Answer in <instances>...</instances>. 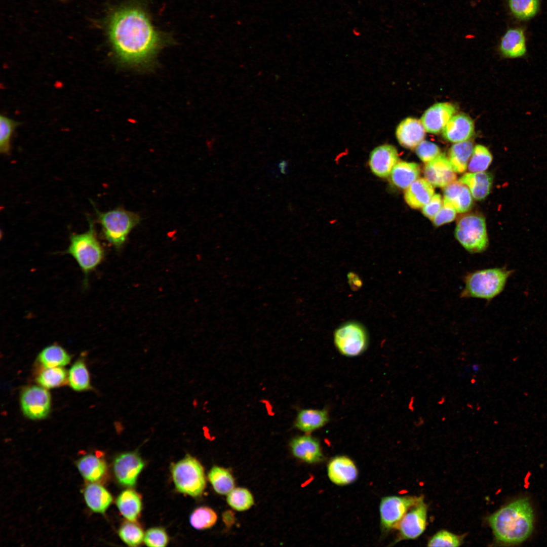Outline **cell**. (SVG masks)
Listing matches in <instances>:
<instances>
[{"label":"cell","instance_id":"6da1fadb","mask_svg":"<svg viewBox=\"0 0 547 547\" xmlns=\"http://www.w3.org/2000/svg\"><path fill=\"white\" fill-rule=\"evenodd\" d=\"M108 34L118 60L132 67L148 65L161 43L159 33L146 13L133 6L124 7L113 14Z\"/></svg>","mask_w":547,"mask_h":547},{"label":"cell","instance_id":"7a4b0ae2","mask_svg":"<svg viewBox=\"0 0 547 547\" xmlns=\"http://www.w3.org/2000/svg\"><path fill=\"white\" fill-rule=\"evenodd\" d=\"M497 543L515 545L523 543L532 535L535 522L531 503L527 497L515 499L488 518Z\"/></svg>","mask_w":547,"mask_h":547},{"label":"cell","instance_id":"3957f363","mask_svg":"<svg viewBox=\"0 0 547 547\" xmlns=\"http://www.w3.org/2000/svg\"><path fill=\"white\" fill-rule=\"evenodd\" d=\"M513 271L505 268H484L466 273L461 298H479L490 301L503 290Z\"/></svg>","mask_w":547,"mask_h":547},{"label":"cell","instance_id":"277c9868","mask_svg":"<svg viewBox=\"0 0 547 547\" xmlns=\"http://www.w3.org/2000/svg\"><path fill=\"white\" fill-rule=\"evenodd\" d=\"M89 220L88 230L82 233L72 234L70 244L65 251L76 260L85 277V284L88 275L101 262L104 250L96 235L94 224Z\"/></svg>","mask_w":547,"mask_h":547},{"label":"cell","instance_id":"5b68a950","mask_svg":"<svg viewBox=\"0 0 547 547\" xmlns=\"http://www.w3.org/2000/svg\"><path fill=\"white\" fill-rule=\"evenodd\" d=\"M96 211L104 238L118 248L125 243L130 231L140 221L137 214L122 208L105 212H100L97 209Z\"/></svg>","mask_w":547,"mask_h":547},{"label":"cell","instance_id":"8992f818","mask_svg":"<svg viewBox=\"0 0 547 547\" xmlns=\"http://www.w3.org/2000/svg\"><path fill=\"white\" fill-rule=\"evenodd\" d=\"M171 474L175 487L181 493L198 497L205 488L204 468L198 460L189 455L172 466Z\"/></svg>","mask_w":547,"mask_h":547},{"label":"cell","instance_id":"52a82bcc","mask_svg":"<svg viewBox=\"0 0 547 547\" xmlns=\"http://www.w3.org/2000/svg\"><path fill=\"white\" fill-rule=\"evenodd\" d=\"M455 237L468 252H484L489 244L485 219L481 216L470 214L462 217L456 226Z\"/></svg>","mask_w":547,"mask_h":547},{"label":"cell","instance_id":"ba28073f","mask_svg":"<svg viewBox=\"0 0 547 547\" xmlns=\"http://www.w3.org/2000/svg\"><path fill=\"white\" fill-rule=\"evenodd\" d=\"M333 339L337 349L346 357L360 355L365 351L368 344L366 329L356 321L347 322L338 327L334 331Z\"/></svg>","mask_w":547,"mask_h":547},{"label":"cell","instance_id":"9c48e42d","mask_svg":"<svg viewBox=\"0 0 547 547\" xmlns=\"http://www.w3.org/2000/svg\"><path fill=\"white\" fill-rule=\"evenodd\" d=\"M422 499L421 497L396 495L382 498L379 507L382 531L387 532L396 528L406 513Z\"/></svg>","mask_w":547,"mask_h":547},{"label":"cell","instance_id":"30bf717a","mask_svg":"<svg viewBox=\"0 0 547 547\" xmlns=\"http://www.w3.org/2000/svg\"><path fill=\"white\" fill-rule=\"evenodd\" d=\"M51 403L50 393L42 386H29L21 394V410L24 415L31 419L46 417L51 409Z\"/></svg>","mask_w":547,"mask_h":547},{"label":"cell","instance_id":"8fae6325","mask_svg":"<svg viewBox=\"0 0 547 547\" xmlns=\"http://www.w3.org/2000/svg\"><path fill=\"white\" fill-rule=\"evenodd\" d=\"M426 518L427 506L422 499L413 506L399 522L396 527L399 534L395 542L418 537L425 529Z\"/></svg>","mask_w":547,"mask_h":547},{"label":"cell","instance_id":"7c38bea8","mask_svg":"<svg viewBox=\"0 0 547 547\" xmlns=\"http://www.w3.org/2000/svg\"><path fill=\"white\" fill-rule=\"evenodd\" d=\"M144 466L140 456L135 452H127L118 455L114 460V476L122 485L132 487Z\"/></svg>","mask_w":547,"mask_h":547},{"label":"cell","instance_id":"4fadbf2b","mask_svg":"<svg viewBox=\"0 0 547 547\" xmlns=\"http://www.w3.org/2000/svg\"><path fill=\"white\" fill-rule=\"evenodd\" d=\"M398 161L399 155L396 148L392 145L384 144L375 147L372 151L369 165L376 176L386 178L390 175Z\"/></svg>","mask_w":547,"mask_h":547},{"label":"cell","instance_id":"5bb4252c","mask_svg":"<svg viewBox=\"0 0 547 547\" xmlns=\"http://www.w3.org/2000/svg\"><path fill=\"white\" fill-rule=\"evenodd\" d=\"M425 179L433 186L444 187L455 181L456 175L449 159L444 153L426 163L424 169Z\"/></svg>","mask_w":547,"mask_h":547},{"label":"cell","instance_id":"9a60e30c","mask_svg":"<svg viewBox=\"0 0 547 547\" xmlns=\"http://www.w3.org/2000/svg\"><path fill=\"white\" fill-rule=\"evenodd\" d=\"M328 478L333 484L345 486L354 482L358 476V470L355 462L345 455H338L331 458L327 464Z\"/></svg>","mask_w":547,"mask_h":547},{"label":"cell","instance_id":"2e32d148","mask_svg":"<svg viewBox=\"0 0 547 547\" xmlns=\"http://www.w3.org/2000/svg\"><path fill=\"white\" fill-rule=\"evenodd\" d=\"M290 447L293 455L306 463H317L324 459L319 440L307 434L292 439Z\"/></svg>","mask_w":547,"mask_h":547},{"label":"cell","instance_id":"e0dca14e","mask_svg":"<svg viewBox=\"0 0 547 547\" xmlns=\"http://www.w3.org/2000/svg\"><path fill=\"white\" fill-rule=\"evenodd\" d=\"M455 106L449 102L436 103L428 108L422 115L420 121L425 131L436 134L443 129L456 112Z\"/></svg>","mask_w":547,"mask_h":547},{"label":"cell","instance_id":"ac0fdd59","mask_svg":"<svg viewBox=\"0 0 547 547\" xmlns=\"http://www.w3.org/2000/svg\"><path fill=\"white\" fill-rule=\"evenodd\" d=\"M425 131L420 120L408 117L398 125L396 135L401 145L412 149L423 141Z\"/></svg>","mask_w":547,"mask_h":547},{"label":"cell","instance_id":"d6986e66","mask_svg":"<svg viewBox=\"0 0 547 547\" xmlns=\"http://www.w3.org/2000/svg\"><path fill=\"white\" fill-rule=\"evenodd\" d=\"M474 124L468 116L453 115L442 130L443 137L447 140L458 143L468 140L473 135Z\"/></svg>","mask_w":547,"mask_h":547},{"label":"cell","instance_id":"ffe728a7","mask_svg":"<svg viewBox=\"0 0 547 547\" xmlns=\"http://www.w3.org/2000/svg\"><path fill=\"white\" fill-rule=\"evenodd\" d=\"M499 50L506 58L516 59L524 57L527 52L526 40L521 28H511L507 30L500 40Z\"/></svg>","mask_w":547,"mask_h":547},{"label":"cell","instance_id":"44dd1931","mask_svg":"<svg viewBox=\"0 0 547 547\" xmlns=\"http://www.w3.org/2000/svg\"><path fill=\"white\" fill-rule=\"evenodd\" d=\"M433 185L426 179L419 178L406 189L404 198L407 204L413 209L422 208L434 195Z\"/></svg>","mask_w":547,"mask_h":547},{"label":"cell","instance_id":"7402d4cb","mask_svg":"<svg viewBox=\"0 0 547 547\" xmlns=\"http://www.w3.org/2000/svg\"><path fill=\"white\" fill-rule=\"evenodd\" d=\"M459 181L469 188L473 197L478 201L485 199L489 194L493 183V176L488 172L467 173Z\"/></svg>","mask_w":547,"mask_h":547},{"label":"cell","instance_id":"603a6c76","mask_svg":"<svg viewBox=\"0 0 547 547\" xmlns=\"http://www.w3.org/2000/svg\"><path fill=\"white\" fill-rule=\"evenodd\" d=\"M329 420L326 410L303 409L298 412L294 425L299 430L310 433L326 425Z\"/></svg>","mask_w":547,"mask_h":547},{"label":"cell","instance_id":"cb8c5ba5","mask_svg":"<svg viewBox=\"0 0 547 547\" xmlns=\"http://www.w3.org/2000/svg\"><path fill=\"white\" fill-rule=\"evenodd\" d=\"M84 497L88 507L93 512L104 514L111 504L112 497L103 486L91 482L85 488Z\"/></svg>","mask_w":547,"mask_h":547},{"label":"cell","instance_id":"d4e9b609","mask_svg":"<svg viewBox=\"0 0 547 547\" xmlns=\"http://www.w3.org/2000/svg\"><path fill=\"white\" fill-rule=\"evenodd\" d=\"M444 197L458 213L468 211L473 205V196L469 188L459 181H455L445 187Z\"/></svg>","mask_w":547,"mask_h":547},{"label":"cell","instance_id":"484cf974","mask_svg":"<svg viewBox=\"0 0 547 547\" xmlns=\"http://www.w3.org/2000/svg\"><path fill=\"white\" fill-rule=\"evenodd\" d=\"M76 465L82 476L90 482H97L101 480L107 471L105 461L92 454L82 457L77 461Z\"/></svg>","mask_w":547,"mask_h":547},{"label":"cell","instance_id":"4316f807","mask_svg":"<svg viewBox=\"0 0 547 547\" xmlns=\"http://www.w3.org/2000/svg\"><path fill=\"white\" fill-rule=\"evenodd\" d=\"M420 172L418 164L412 162H399L391 172L390 180L396 186L406 189L418 178Z\"/></svg>","mask_w":547,"mask_h":547},{"label":"cell","instance_id":"83f0119b","mask_svg":"<svg viewBox=\"0 0 547 547\" xmlns=\"http://www.w3.org/2000/svg\"><path fill=\"white\" fill-rule=\"evenodd\" d=\"M121 514L128 520L135 522L141 511V500L139 495L132 490H125L116 500Z\"/></svg>","mask_w":547,"mask_h":547},{"label":"cell","instance_id":"f1b7e54d","mask_svg":"<svg viewBox=\"0 0 547 547\" xmlns=\"http://www.w3.org/2000/svg\"><path fill=\"white\" fill-rule=\"evenodd\" d=\"M473 143L465 141L454 144L448 151V159L454 171L457 173L464 172L473 150Z\"/></svg>","mask_w":547,"mask_h":547},{"label":"cell","instance_id":"f546056e","mask_svg":"<svg viewBox=\"0 0 547 547\" xmlns=\"http://www.w3.org/2000/svg\"><path fill=\"white\" fill-rule=\"evenodd\" d=\"M38 360L45 368L63 367L71 360L69 354L59 345L53 344L44 348L39 354Z\"/></svg>","mask_w":547,"mask_h":547},{"label":"cell","instance_id":"4dcf8cb0","mask_svg":"<svg viewBox=\"0 0 547 547\" xmlns=\"http://www.w3.org/2000/svg\"><path fill=\"white\" fill-rule=\"evenodd\" d=\"M208 477L214 490L218 494L227 495L234 488V479L230 473L224 468L213 467Z\"/></svg>","mask_w":547,"mask_h":547},{"label":"cell","instance_id":"1f68e13d","mask_svg":"<svg viewBox=\"0 0 547 547\" xmlns=\"http://www.w3.org/2000/svg\"><path fill=\"white\" fill-rule=\"evenodd\" d=\"M68 381L70 387L76 391H84L90 388L89 371L83 360L76 361L68 372Z\"/></svg>","mask_w":547,"mask_h":547},{"label":"cell","instance_id":"d6a6232c","mask_svg":"<svg viewBox=\"0 0 547 547\" xmlns=\"http://www.w3.org/2000/svg\"><path fill=\"white\" fill-rule=\"evenodd\" d=\"M67 377L66 371L62 367L45 368L37 375L36 381L46 389L53 388L65 384Z\"/></svg>","mask_w":547,"mask_h":547},{"label":"cell","instance_id":"836d02e7","mask_svg":"<svg viewBox=\"0 0 547 547\" xmlns=\"http://www.w3.org/2000/svg\"><path fill=\"white\" fill-rule=\"evenodd\" d=\"M512 15L517 19L527 20L535 16L539 9V0H508Z\"/></svg>","mask_w":547,"mask_h":547},{"label":"cell","instance_id":"e575fe53","mask_svg":"<svg viewBox=\"0 0 547 547\" xmlns=\"http://www.w3.org/2000/svg\"><path fill=\"white\" fill-rule=\"evenodd\" d=\"M492 161V155L488 149L484 145H476L473 150L468 164L471 172H483L489 167Z\"/></svg>","mask_w":547,"mask_h":547},{"label":"cell","instance_id":"d590c367","mask_svg":"<svg viewBox=\"0 0 547 547\" xmlns=\"http://www.w3.org/2000/svg\"><path fill=\"white\" fill-rule=\"evenodd\" d=\"M228 504L237 511H244L249 509L254 504V499L251 493L244 488H233L227 496Z\"/></svg>","mask_w":547,"mask_h":547},{"label":"cell","instance_id":"8d00e7d4","mask_svg":"<svg viewBox=\"0 0 547 547\" xmlns=\"http://www.w3.org/2000/svg\"><path fill=\"white\" fill-rule=\"evenodd\" d=\"M217 519V514L212 509L201 506L193 511L190 516L189 520L193 527L202 530L213 526Z\"/></svg>","mask_w":547,"mask_h":547},{"label":"cell","instance_id":"74e56055","mask_svg":"<svg viewBox=\"0 0 547 547\" xmlns=\"http://www.w3.org/2000/svg\"><path fill=\"white\" fill-rule=\"evenodd\" d=\"M119 535L125 543L131 546L139 545L144 537L140 526L129 520L122 524L119 530Z\"/></svg>","mask_w":547,"mask_h":547},{"label":"cell","instance_id":"f35d334b","mask_svg":"<svg viewBox=\"0 0 547 547\" xmlns=\"http://www.w3.org/2000/svg\"><path fill=\"white\" fill-rule=\"evenodd\" d=\"M17 126V123L4 115L0 117V151L8 154L10 149V140Z\"/></svg>","mask_w":547,"mask_h":547},{"label":"cell","instance_id":"ab89813d","mask_svg":"<svg viewBox=\"0 0 547 547\" xmlns=\"http://www.w3.org/2000/svg\"><path fill=\"white\" fill-rule=\"evenodd\" d=\"M462 537L447 530H441L429 540L428 546H459L462 542Z\"/></svg>","mask_w":547,"mask_h":547},{"label":"cell","instance_id":"60d3db41","mask_svg":"<svg viewBox=\"0 0 547 547\" xmlns=\"http://www.w3.org/2000/svg\"><path fill=\"white\" fill-rule=\"evenodd\" d=\"M168 536L165 530L160 527L149 529L146 532L144 541L145 544L151 547L165 546L168 543Z\"/></svg>","mask_w":547,"mask_h":547},{"label":"cell","instance_id":"b9f144b4","mask_svg":"<svg viewBox=\"0 0 547 547\" xmlns=\"http://www.w3.org/2000/svg\"><path fill=\"white\" fill-rule=\"evenodd\" d=\"M415 148L417 156L424 163L432 161L441 153L439 147L428 141H422Z\"/></svg>","mask_w":547,"mask_h":547},{"label":"cell","instance_id":"7bdbcfd3","mask_svg":"<svg viewBox=\"0 0 547 547\" xmlns=\"http://www.w3.org/2000/svg\"><path fill=\"white\" fill-rule=\"evenodd\" d=\"M456 210L447 200L444 199L442 207L433 219L436 226L452 221L456 217Z\"/></svg>","mask_w":547,"mask_h":547},{"label":"cell","instance_id":"ee69618b","mask_svg":"<svg viewBox=\"0 0 547 547\" xmlns=\"http://www.w3.org/2000/svg\"><path fill=\"white\" fill-rule=\"evenodd\" d=\"M443 202L440 194H435L429 202L422 207L423 215L428 219L432 220L442 207Z\"/></svg>","mask_w":547,"mask_h":547},{"label":"cell","instance_id":"f6af8a7d","mask_svg":"<svg viewBox=\"0 0 547 547\" xmlns=\"http://www.w3.org/2000/svg\"><path fill=\"white\" fill-rule=\"evenodd\" d=\"M348 284L354 291H356L361 288L363 283L358 275L353 272H349L347 275Z\"/></svg>","mask_w":547,"mask_h":547}]
</instances>
